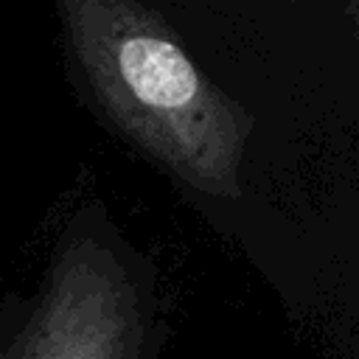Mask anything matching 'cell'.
Instances as JSON below:
<instances>
[{
	"mask_svg": "<svg viewBox=\"0 0 359 359\" xmlns=\"http://www.w3.org/2000/svg\"><path fill=\"white\" fill-rule=\"evenodd\" d=\"M165 337L160 266L98 199L59 224L36 283L0 300V359H157Z\"/></svg>",
	"mask_w": 359,
	"mask_h": 359,
	"instance_id": "obj_2",
	"label": "cell"
},
{
	"mask_svg": "<svg viewBox=\"0 0 359 359\" xmlns=\"http://www.w3.org/2000/svg\"><path fill=\"white\" fill-rule=\"evenodd\" d=\"M59 17L73 79L109 126L194 191L241 199L252 115L202 73L171 25L129 0H62Z\"/></svg>",
	"mask_w": 359,
	"mask_h": 359,
	"instance_id": "obj_1",
	"label": "cell"
}]
</instances>
